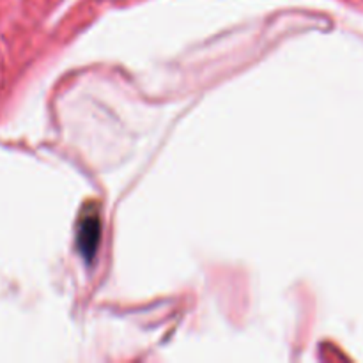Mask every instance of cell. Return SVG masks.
Listing matches in <instances>:
<instances>
[{"label": "cell", "mask_w": 363, "mask_h": 363, "mask_svg": "<svg viewBox=\"0 0 363 363\" xmlns=\"http://www.w3.org/2000/svg\"><path fill=\"white\" fill-rule=\"evenodd\" d=\"M78 250L85 261L91 262L98 250L99 238H101V220L96 209H85L78 223Z\"/></svg>", "instance_id": "cell-1"}]
</instances>
